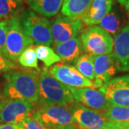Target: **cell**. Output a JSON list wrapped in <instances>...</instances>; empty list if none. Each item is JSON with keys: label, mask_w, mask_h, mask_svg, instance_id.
<instances>
[{"label": "cell", "mask_w": 129, "mask_h": 129, "mask_svg": "<svg viewBox=\"0 0 129 129\" xmlns=\"http://www.w3.org/2000/svg\"><path fill=\"white\" fill-rule=\"evenodd\" d=\"M55 50L61 60L66 62L73 63L83 54V50L81 38L79 36L68 41L55 45Z\"/></svg>", "instance_id": "obj_16"}, {"label": "cell", "mask_w": 129, "mask_h": 129, "mask_svg": "<svg viewBox=\"0 0 129 129\" xmlns=\"http://www.w3.org/2000/svg\"><path fill=\"white\" fill-rule=\"evenodd\" d=\"M114 5V0H92L86 12L81 17L83 22L88 26L100 24Z\"/></svg>", "instance_id": "obj_15"}, {"label": "cell", "mask_w": 129, "mask_h": 129, "mask_svg": "<svg viewBox=\"0 0 129 129\" xmlns=\"http://www.w3.org/2000/svg\"><path fill=\"white\" fill-rule=\"evenodd\" d=\"M22 126L26 129H47L40 120L37 111L28 117Z\"/></svg>", "instance_id": "obj_25"}, {"label": "cell", "mask_w": 129, "mask_h": 129, "mask_svg": "<svg viewBox=\"0 0 129 129\" xmlns=\"http://www.w3.org/2000/svg\"><path fill=\"white\" fill-rule=\"evenodd\" d=\"M16 129H26L24 127H23L22 125H17V128Z\"/></svg>", "instance_id": "obj_33"}, {"label": "cell", "mask_w": 129, "mask_h": 129, "mask_svg": "<svg viewBox=\"0 0 129 129\" xmlns=\"http://www.w3.org/2000/svg\"><path fill=\"white\" fill-rule=\"evenodd\" d=\"M35 48L37 59L41 60L46 66V68L51 67L52 64L62 60L55 52L49 46L44 45H38Z\"/></svg>", "instance_id": "obj_23"}, {"label": "cell", "mask_w": 129, "mask_h": 129, "mask_svg": "<svg viewBox=\"0 0 129 129\" xmlns=\"http://www.w3.org/2000/svg\"><path fill=\"white\" fill-rule=\"evenodd\" d=\"M22 9V0H0V19H9Z\"/></svg>", "instance_id": "obj_22"}, {"label": "cell", "mask_w": 129, "mask_h": 129, "mask_svg": "<svg viewBox=\"0 0 129 129\" xmlns=\"http://www.w3.org/2000/svg\"><path fill=\"white\" fill-rule=\"evenodd\" d=\"M118 2L120 3V5H123V6H124L128 2H129V0H118Z\"/></svg>", "instance_id": "obj_31"}, {"label": "cell", "mask_w": 129, "mask_h": 129, "mask_svg": "<svg viewBox=\"0 0 129 129\" xmlns=\"http://www.w3.org/2000/svg\"><path fill=\"white\" fill-rule=\"evenodd\" d=\"M37 111L39 117L47 129H64L78 127L68 106H61L40 102Z\"/></svg>", "instance_id": "obj_5"}, {"label": "cell", "mask_w": 129, "mask_h": 129, "mask_svg": "<svg viewBox=\"0 0 129 129\" xmlns=\"http://www.w3.org/2000/svg\"><path fill=\"white\" fill-rule=\"evenodd\" d=\"M99 24L112 37H116L123 28L124 24V18L120 9L113 5L111 11L102 19Z\"/></svg>", "instance_id": "obj_17"}, {"label": "cell", "mask_w": 129, "mask_h": 129, "mask_svg": "<svg viewBox=\"0 0 129 129\" xmlns=\"http://www.w3.org/2000/svg\"><path fill=\"white\" fill-rule=\"evenodd\" d=\"M92 56L95 77L94 83L95 88H101L121 70L113 53Z\"/></svg>", "instance_id": "obj_12"}, {"label": "cell", "mask_w": 129, "mask_h": 129, "mask_svg": "<svg viewBox=\"0 0 129 129\" xmlns=\"http://www.w3.org/2000/svg\"><path fill=\"white\" fill-rule=\"evenodd\" d=\"M99 90L111 105L129 108V74L111 79Z\"/></svg>", "instance_id": "obj_9"}, {"label": "cell", "mask_w": 129, "mask_h": 129, "mask_svg": "<svg viewBox=\"0 0 129 129\" xmlns=\"http://www.w3.org/2000/svg\"><path fill=\"white\" fill-rule=\"evenodd\" d=\"M83 21L80 18H70L59 16L52 24V35L55 45L62 43L79 36L83 30Z\"/></svg>", "instance_id": "obj_11"}, {"label": "cell", "mask_w": 129, "mask_h": 129, "mask_svg": "<svg viewBox=\"0 0 129 129\" xmlns=\"http://www.w3.org/2000/svg\"><path fill=\"white\" fill-rule=\"evenodd\" d=\"M33 12L45 17H51L58 13L63 0H26Z\"/></svg>", "instance_id": "obj_18"}, {"label": "cell", "mask_w": 129, "mask_h": 129, "mask_svg": "<svg viewBox=\"0 0 129 129\" xmlns=\"http://www.w3.org/2000/svg\"><path fill=\"white\" fill-rule=\"evenodd\" d=\"M64 129H79L78 127H75V126H73V127H69V128H67Z\"/></svg>", "instance_id": "obj_34"}, {"label": "cell", "mask_w": 129, "mask_h": 129, "mask_svg": "<svg viewBox=\"0 0 129 129\" xmlns=\"http://www.w3.org/2000/svg\"><path fill=\"white\" fill-rule=\"evenodd\" d=\"M103 129H129V126L108 121L105 125Z\"/></svg>", "instance_id": "obj_28"}, {"label": "cell", "mask_w": 129, "mask_h": 129, "mask_svg": "<svg viewBox=\"0 0 129 129\" xmlns=\"http://www.w3.org/2000/svg\"><path fill=\"white\" fill-rule=\"evenodd\" d=\"M16 65L14 64L13 61L9 60L7 57L0 52V73H7L12 70H14Z\"/></svg>", "instance_id": "obj_27"}, {"label": "cell", "mask_w": 129, "mask_h": 129, "mask_svg": "<svg viewBox=\"0 0 129 129\" xmlns=\"http://www.w3.org/2000/svg\"><path fill=\"white\" fill-rule=\"evenodd\" d=\"M8 31V19L0 20V52L6 56V40ZM7 57V56H6Z\"/></svg>", "instance_id": "obj_26"}, {"label": "cell", "mask_w": 129, "mask_h": 129, "mask_svg": "<svg viewBox=\"0 0 129 129\" xmlns=\"http://www.w3.org/2000/svg\"><path fill=\"white\" fill-rule=\"evenodd\" d=\"M33 108V103L31 102L8 98L3 102L0 122L4 124L22 125L32 113Z\"/></svg>", "instance_id": "obj_8"}, {"label": "cell", "mask_w": 129, "mask_h": 129, "mask_svg": "<svg viewBox=\"0 0 129 129\" xmlns=\"http://www.w3.org/2000/svg\"><path fill=\"white\" fill-rule=\"evenodd\" d=\"M39 100L41 103L61 106L74 103L70 87L52 77L47 68L39 70Z\"/></svg>", "instance_id": "obj_2"}, {"label": "cell", "mask_w": 129, "mask_h": 129, "mask_svg": "<svg viewBox=\"0 0 129 129\" xmlns=\"http://www.w3.org/2000/svg\"><path fill=\"white\" fill-rule=\"evenodd\" d=\"M16 125L12 124H2L0 125V129H16L17 128Z\"/></svg>", "instance_id": "obj_29"}, {"label": "cell", "mask_w": 129, "mask_h": 129, "mask_svg": "<svg viewBox=\"0 0 129 129\" xmlns=\"http://www.w3.org/2000/svg\"><path fill=\"white\" fill-rule=\"evenodd\" d=\"M49 72L52 77L68 87L96 88L94 82L83 76L70 64L57 63L51 66Z\"/></svg>", "instance_id": "obj_10"}, {"label": "cell", "mask_w": 129, "mask_h": 129, "mask_svg": "<svg viewBox=\"0 0 129 129\" xmlns=\"http://www.w3.org/2000/svg\"><path fill=\"white\" fill-rule=\"evenodd\" d=\"M93 56L88 53H83L75 62V68L90 80H95Z\"/></svg>", "instance_id": "obj_21"}, {"label": "cell", "mask_w": 129, "mask_h": 129, "mask_svg": "<svg viewBox=\"0 0 129 129\" xmlns=\"http://www.w3.org/2000/svg\"><path fill=\"white\" fill-rule=\"evenodd\" d=\"M92 0H63L61 13L70 18H80L88 10Z\"/></svg>", "instance_id": "obj_19"}, {"label": "cell", "mask_w": 129, "mask_h": 129, "mask_svg": "<svg viewBox=\"0 0 129 129\" xmlns=\"http://www.w3.org/2000/svg\"><path fill=\"white\" fill-rule=\"evenodd\" d=\"M70 90L75 101L90 108L106 111L111 105L104 94L94 88L70 87Z\"/></svg>", "instance_id": "obj_13"}, {"label": "cell", "mask_w": 129, "mask_h": 129, "mask_svg": "<svg viewBox=\"0 0 129 129\" xmlns=\"http://www.w3.org/2000/svg\"><path fill=\"white\" fill-rule=\"evenodd\" d=\"M79 129H103L108 122L104 113L78 103L67 106Z\"/></svg>", "instance_id": "obj_7"}, {"label": "cell", "mask_w": 129, "mask_h": 129, "mask_svg": "<svg viewBox=\"0 0 129 129\" xmlns=\"http://www.w3.org/2000/svg\"><path fill=\"white\" fill-rule=\"evenodd\" d=\"M84 51L92 55L112 53L113 39L111 35L99 26H91L80 36Z\"/></svg>", "instance_id": "obj_4"}, {"label": "cell", "mask_w": 129, "mask_h": 129, "mask_svg": "<svg viewBox=\"0 0 129 129\" xmlns=\"http://www.w3.org/2000/svg\"><path fill=\"white\" fill-rule=\"evenodd\" d=\"M24 32L37 45L53 44L52 25L48 19L29 9H22L17 15Z\"/></svg>", "instance_id": "obj_3"}, {"label": "cell", "mask_w": 129, "mask_h": 129, "mask_svg": "<svg viewBox=\"0 0 129 129\" xmlns=\"http://www.w3.org/2000/svg\"><path fill=\"white\" fill-rule=\"evenodd\" d=\"M3 102H4V101L2 100V96H1V95H0V113H1L2 108V106H3Z\"/></svg>", "instance_id": "obj_32"}, {"label": "cell", "mask_w": 129, "mask_h": 129, "mask_svg": "<svg viewBox=\"0 0 129 129\" xmlns=\"http://www.w3.org/2000/svg\"><path fill=\"white\" fill-rule=\"evenodd\" d=\"M19 62L24 67L35 68L40 70L37 64V57L35 52V48L30 46L25 49L18 58Z\"/></svg>", "instance_id": "obj_24"}, {"label": "cell", "mask_w": 129, "mask_h": 129, "mask_svg": "<svg viewBox=\"0 0 129 129\" xmlns=\"http://www.w3.org/2000/svg\"><path fill=\"white\" fill-rule=\"evenodd\" d=\"M34 41L24 32L17 16L8 19V31L6 40V56L12 61L19 57L27 47L34 45Z\"/></svg>", "instance_id": "obj_6"}, {"label": "cell", "mask_w": 129, "mask_h": 129, "mask_svg": "<svg viewBox=\"0 0 129 129\" xmlns=\"http://www.w3.org/2000/svg\"><path fill=\"white\" fill-rule=\"evenodd\" d=\"M4 93L9 99L39 101V70H12L4 75Z\"/></svg>", "instance_id": "obj_1"}, {"label": "cell", "mask_w": 129, "mask_h": 129, "mask_svg": "<svg viewBox=\"0 0 129 129\" xmlns=\"http://www.w3.org/2000/svg\"><path fill=\"white\" fill-rule=\"evenodd\" d=\"M104 115L108 121L129 126V108L111 104Z\"/></svg>", "instance_id": "obj_20"}, {"label": "cell", "mask_w": 129, "mask_h": 129, "mask_svg": "<svg viewBox=\"0 0 129 129\" xmlns=\"http://www.w3.org/2000/svg\"><path fill=\"white\" fill-rule=\"evenodd\" d=\"M125 8V10H126V12H127V14L128 15L129 17V2H128L125 5H124Z\"/></svg>", "instance_id": "obj_30"}, {"label": "cell", "mask_w": 129, "mask_h": 129, "mask_svg": "<svg viewBox=\"0 0 129 129\" xmlns=\"http://www.w3.org/2000/svg\"><path fill=\"white\" fill-rule=\"evenodd\" d=\"M121 71H129V24L114 37L113 52Z\"/></svg>", "instance_id": "obj_14"}]
</instances>
